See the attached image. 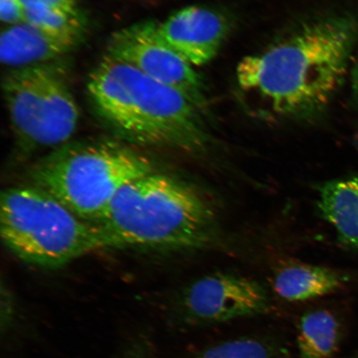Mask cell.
Here are the masks:
<instances>
[{
	"mask_svg": "<svg viewBox=\"0 0 358 358\" xmlns=\"http://www.w3.org/2000/svg\"><path fill=\"white\" fill-rule=\"evenodd\" d=\"M357 42L358 15L310 22L240 62L236 73L240 95L263 118L320 115L341 87Z\"/></svg>",
	"mask_w": 358,
	"mask_h": 358,
	"instance_id": "1",
	"label": "cell"
},
{
	"mask_svg": "<svg viewBox=\"0 0 358 358\" xmlns=\"http://www.w3.org/2000/svg\"><path fill=\"white\" fill-rule=\"evenodd\" d=\"M87 93L101 122L131 144L200 152L211 141L189 98L108 55L89 75Z\"/></svg>",
	"mask_w": 358,
	"mask_h": 358,
	"instance_id": "2",
	"label": "cell"
},
{
	"mask_svg": "<svg viewBox=\"0 0 358 358\" xmlns=\"http://www.w3.org/2000/svg\"><path fill=\"white\" fill-rule=\"evenodd\" d=\"M96 224L109 248L198 249L216 236V217L204 196L155 170L123 187Z\"/></svg>",
	"mask_w": 358,
	"mask_h": 358,
	"instance_id": "3",
	"label": "cell"
},
{
	"mask_svg": "<svg viewBox=\"0 0 358 358\" xmlns=\"http://www.w3.org/2000/svg\"><path fill=\"white\" fill-rule=\"evenodd\" d=\"M155 170L150 159L127 143L100 140L57 148L34 165L30 176L33 185L96 223L123 187Z\"/></svg>",
	"mask_w": 358,
	"mask_h": 358,
	"instance_id": "4",
	"label": "cell"
},
{
	"mask_svg": "<svg viewBox=\"0 0 358 358\" xmlns=\"http://www.w3.org/2000/svg\"><path fill=\"white\" fill-rule=\"evenodd\" d=\"M0 234L21 261L56 268L96 250L109 249L97 224L78 216L34 185L10 187L0 199Z\"/></svg>",
	"mask_w": 358,
	"mask_h": 358,
	"instance_id": "5",
	"label": "cell"
},
{
	"mask_svg": "<svg viewBox=\"0 0 358 358\" xmlns=\"http://www.w3.org/2000/svg\"><path fill=\"white\" fill-rule=\"evenodd\" d=\"M60 60L10 69L3 93L15 142L25 155L69 143L80 118L77 101Z\"/></svg>",
	"mask_w": 358,
	"mask_h": 358,
	"instance_id": "6",
	"label": "cell"
},
{
	"mask_svg": "<svg viewBox=\"0 0 358 358\" xmlns=\"http://www.w3.org/2000/svg\"><path fill=\"white\" fill-rule=\"evenodd\" d=\"M270 296L257 281L228 273L205 275L185 286L170 302L169 323L189 329L265 315Z\"/></svg>",
	"mask_w": 358,
	"mask_h": 358,
	"instance_id": "7",
	"label": "cell"
},
{
	"mask_svg": "<svg viewBox=\"0 0 358 358\" xmlns=\"http://www.w3.org/2000/svg\"><path fill=\"white\" fill-rule=\"evenodd\" d=\"M106 55L134 67L141 73L178 90L206 113L205 84L186 60L161 38L158 22L145 21L125 27L110 36Z\"/></svg>",
	"mask_w": 358,
	"mask_h": 358,
	"instance_id": "8",
	"label": "cell"
},
{
	"mask_svg": "<svg viewBox=\"0 0 358 358\" xmlns=\"http://www.w3.org/2000/svg\"><path fill=\"white\" fill-rule=\"evenodd\" d=\"M230 24L222 13L201 6H189L158 22L161 38L192 66L211 62L229 33Z\"/></svg>",
	"mask_w": 358,
	"mask_h": 358,
	"instance_id": "9",
	"label": "cell"
},
{
	"mask_svg": "<svg viewBox=\"0 0 358 358\" xmlns=\"http://www.w3.org/2000/svg\"><path fill=\"white\" fill-rule=\"evenodd\" d=\"M83 33H55L26 22L7 26L0 38V59L10 69L61 60L82 41Z\"/></svg>",
	"mask_w": 358,
	"mask_h": 358,
	"instance_id": "10",
	"label": "cell"
},
{
	"mask_svg": "<svg viewBox=\"0 0 358 358\" xmlns=\"http://www.w3.org/2000/svg\"><path fill=\"white\" fill-rule=\"evenodd\" d=\"M317 208L334 228L340 243L358 248V177L323 183Z\"/></svg>",
	"mask_w": 358,
	"mask_h": 358,
	"instance_id": "11",
	"label": "cell"
},
{
	"mask_svg": "<svg viewBox=\"0 0 358 358\" xmlns=\"http://www.w3.org/2000/svg\"><path fill=\"white\" fill-rule=\"evenodd\" d=\"M343 282L344 277L331 268L291 262L276 271L273 286L285 301L302 302L332 294Z\"/></svg>",
	"mask_w": 358,
	"mask_h": 358,
	"instance_id": "12",
	"label": "cell"
},
{
	"mask_svg": "<svg viewBox=\"0 0 358 358\" xmlns=\"http://www.w3.org/2000/svg\"><path fill=\"white\" fill-rule=\"evenodd\" d=\"M341 322L333 312L317 308L304 313L298 324L301 358H334L341 343Z\"/></svg>",
	"mask_w": 358,
	"mask_h": 358,
	"instance_id": "13",
	"label": "cell"
},
{
	"mask_svg": "<svg viewBox=\"0 0 358 358\" xmlns=\"http://www.w3.org/2000/svg\"><path fill=\"white\" fill-rule=\"evenodd\" d=\"M189 358H290V355L278 338L246 335L201 348Z\"/></svg>",
	"mask_w": 358,
	"mask_h": 358,
	"instance_id": "14",
	"label": "cell"
},
{
	"mask_svg": "<svg viewBox=\"0 0 358 358\" xmlns=\"http://www.w3.org/2000/svg\"><path fill=\"white\" fill-rule=\"evenodd\" d=\"M24 20L39 29L55 33H83L85 21L80 11L41 6H25Z\"/></svg>",
	"mask_w": 358,
	"mask_h": 358,
	"instance_id": "15",
	"label": "cell"
},
{
	"mask_svg": "<svg viewBox=\"0 0 358 358\" xmlns=\"http://www.w3.org/2000/svg\"><path fill=\"white\" fill-rule=\"evenodd\" d=\"M120 358H157L151 340L145 334L133 338L125 348Z\"/></svg>",
	"mask_w": 358,
	"mask_h": 358,
	"instance_id": "16",
	"label": "cell"
},
{
	"mask_svg": "<svg viewBox=\"0 0 358 358\" xmlns=\"http://www.w3.org/2000/svg\"><path fill=\"white\" fill-rule=\"evenodd\" d=\"M24 12L22 0H0V19L7 26L24 22Z\"/></svg>",
	"mask_w": 358,
	"mask_h": 358,
	"instance_id": "17",
	"label": "cell"
},
{
	"mask_svg": "<svg viewBox=\"0 0 358 358\" xmlns=\"http://www.w3.org/2000/svg\"><path fill=\"white\" fill-rule=\"evenodd\" d=\"M1 301V332L10 333L15 327L16 321V308L11 291L2 286Z\"/></svg>",
	"mask_w": 358,
	"mask_h": 358,
	"instance_id": "18",
	"label": "cell"
},
{
	"mask_svg": "<svg viewBox=\"0 0 358 358\" xmlns=\"http://www.w3.org/2000/svg\"><path fill=\"white\" fill-rule=\"evenodd\" d=\"M25 6H41L45 7L62 8L69 11H79L78 0H22Z\"/></svg>",
	"mask_w": 358,
	"mask_h": 358,
	"instance_id": "19",
	"label": "cell"
},
{
	"mask_svg": "<svg viewBox=\"0 0 358 358\" xmlns=\"http://www.w3.org/2000/svg\"><path fill=\"white\" fill-rule=\"evenodd\" d=\"M351 88L353 101L358 106V57L351 71Z\"/></svg>",
	"mask_w": 358,
	"mask_h": 358,
	"instance_id": "20",
	"label": "cell"
},
{
	"mask_svg": "<svg viewBox=\"0 0 358 358\" xmlns=\"http://www.w3.org/2000/svg\"><path fill=\"white\" fill-rule=\"evenodd\" d=\"M355 142H356L357 146H358V133H357V136L355 138Z\"/></svg>",
	"mask_w": 358,
	"mask_h": 358,
	"instance_id": "21",
	"label": "cell"
},
{
	"mask_svg": "<svg viewBox=\"0 0 358 358\" xmlns=\"http://www.w3.org/2000/svg\"><path fill=\"white\" fill-rule=\"evenodd\" d=\"M355 358H358V356L357 357H355Z\"/></svg>",
	"mask_w": 358,
	"mask_h": 358,
	"instance_id": "22",
	"label": "cell"
}]
</instances>
